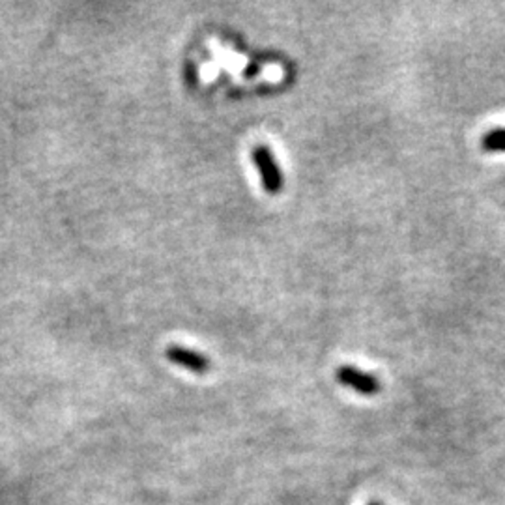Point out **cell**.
I'll use <instances>...</instances> for the list:
<instances>
[{"instance_id":"1","label":"cell","mask_w":505,"mask_h":505,"mask_svg":"<svg viewBox=\"0 0 505 505\" xmlns=\"http://www.w3.org/2000/svg\"><path fill=\"white\" fill-rule=\"evenodd\" d=\"M253 159H255V165L259 168L262 178V185L268 193L276 195L279 193L283 185H285V180H283V170L277 165L273 153L268 146L264 144H259L253 150Z\"/></svg>"},{"instance_id":"2","label":"cell","mask_w":505,"mask_h":505,"mask_svg":"<svg viewBox=\"0 0 505 505\" xmlns=\"http://www.w3.org/2000/svg\"><path fill=\"white\" fill-rule=\"evenodd\" d=\"M337 380L347 386V388L354 389V391L362 393V395H376L380 391V380L374 374H369L365 371L352 367V365H342L337 369Z\"/></svg>"},{"instance_id":"3","label":"cell","mask_w":505,"mask_h":505,"mask_svg":"<svg viewBox=\"0 0 505 505\" xmlns=\"http://www.w3.org/2000/svg\"><path fill=\"white\" fill-rule=\"evenodd\" d=\"M165 356H167L168 362L176 363L180 367L189 369L197 374L206 373L210 369V359L202 354L195 352V350H189V348L184 347H176V344H170V347L165 350Z\"/></svg>"},{"instance_id":"4","label":"cell","mask_w":505,"mask_h":505,"mask_svg":"<svg viewBox=\"0 0 505 505\" xmlns=\"http://www.w3.org/2000/svg\"><path fill=\"white\" fill-rule=\"evenodd\" d=\"M481 146L487 152H505V128L489 131L481 141Z\"/></svg>"},{"instance_id":"5","label":"cell","mask_w":505,"mask_h":505,"mask_svg":"<svg viewBox=\"0 0 505 505\" xmlns=\"http://www.w3.org/2000/svg\"><path fill=\"white\" fill-rule=\"evenodd\" d=\"M369 505H378V504H369Z\"/></svg>"}]
</instances>
